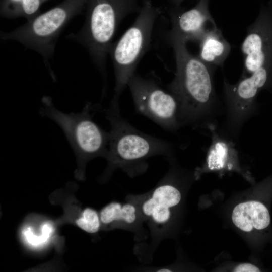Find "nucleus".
Segmentation results:
<instances>
[{
    "mask_svg": "<svg viewBox=\"0 0 272 272\" xmlns=\"http://www.w3.org/2000/svg\"><path fill=\"white\" fill-rule=\"evenodd\" d=\"M99 215L101 223L104 225L115 224L127 228L135 227L143 219L134 202H110L101 210Z\"/></svg>",
    "mask_w": 272,
    "mask_h": 272,
    "instance_id": "14",
    "label": "nucleus"
},
{
    "mask_svg": "<svg viewBox=\"0 0 272 272\" xmlns=\"http://www.w3.org/2000/svg\"><path fill=\"white\" fill-rule=\"evenodd\" d=\"M43 2L46 1H47V0H41Z\"/></svg>",
    "mask_w": 272,
    "mask_h": 272,
    "instance_id": "19",
    "label": "nucleus"
},
{
    "mask_svg": "<svg viewBox=\"0 0 272 272\" xmlns=\"http://www.w3.org/2000/svg\"><path fill=\"white\" fill-rule=\"evenodd\" d=\"M156 13L147 5L132 25L110 48L115 74L114 94L111 103L118 104L120 96L147 51L151 40Z\"/></svg>",
    "mask_w": 272,
    "mask_h": 272,
    "instance_id": "6",
    "label": "nucleus"
},
{
    "mask_svg": "<svg viewBox=\"0 0 272 272\" xmlns=\"http://www.w3.org/2000/svg\"><path fill=\"white\" fill-rule=\"evenodd\" d=\"M42 233L40 235L36 234L33 229L27 227L24 230L23 234L26 241L32 246L37 247L45 243L50 238L52 231V228L49 224L45 223L41 228Z\"/></svg>",
    "mask_w": 272,
    "mask_h": 272,
    "instance_id": "17",
    "label": "nucleus"
},
{
    "mask_svg": "<svg viewBox=\"0 0 272 272\" xmlns=\"http://www.w3.org/2000/svg\"><path fill=\"white\" fill-rule=\"evenodd\" d=\"M260 271L257 267L250 263L241 264L234 269V271L235 272H258Z\"/></svg>",
    "mask_w": 272,
    "mask_h": 272,
    "instance_id": "18",
    "label": "nucleus"
},
{
    "mask_svg": "<svg viewBox=\"0 0 272 272\" xmlns=\"http://www.w3.org/2000/svg\"><path fill=\"white\" fill-rule=\"evenodd\" d=\"M40 113L54 121L63 130L80 161L106 157L109 132L104 130L92 119V105L88 103L80 112L66 113L57 109L49 97L42 99Z\"/></svg>",
    "mask_w": 272,
    "mask_h": 272,
    "instance_id": "5",
    "label": "nucleus"
},
{
    "mask_svg": "<svg viewBox=\"0 0 272 272\" xmlns=\"http://www.w3.org/2000/svg\"><path fill=\"white\" fill-rule=\"evenodd\" d=\"M232 220L235 225L244 232L262 230L270 224V216L266 206L257 201L240 203L233 209Z\"/></svg>",
    "mask_w": 272,
    "mask_h": 272,
    "instance_id": "12",
    "label": "nucleus"
},
{
    "mask_svg": "<svg viewBox=\"0 0 272 272\" xmlns=\"http://www.w3.org/2000/svg\"><path fill=\"white\" fill-rule=\"evenodd\" d=\"M210 0H200L193 8L174 14L168 36L188 41L198 42L210 28L216 26L209 9Z\"/></svg>",
    "mask_w": 272,
    "mask_h": 272,
    "instance_id": "10",
    "label": "nucleus"
},
{
    "mask_svg": "<svg viewBox=\"0 0 272 272\" xmlns=\"http://www.w3.org/2000/svg\"><path fill=\"white\" fill-rule=\"evenodd\" d=\"M41 0H1L0 15L13 19L19 17L30 21L40 14Z\"/></svg>",
    "mask_w": 272,
    "mask_h": 272,
    "instance_id": "15",
    "label": "nucleus"
},
{
    "mask_svg": "<svg viewBox=\"0 0 272 272\" xmlns=\"http://www.w3.org/2000/svg\"><path fill=\"white\" fill-rule=\"evenodd\" d=\"M181 198L180 191L167 177L136 205L143 219L162 230L171 219L172 209L179 204Z\"/></svg>",
    "mask_w": 272,
    "mask_h": 272,
    "instance_id": "9",
    "label": "nucleus"
},
{
    "mask_svg": "<svg viewBox=\"0 0 272 272\" xmlns=\"http://www.w3.org/2000/svg\"><path fill=\"white\" fill-rule=\"evenodd\" d=\"M132 0H87L85 23L67 38L82 44L106 80V62L112 40L121 20L132 10Z\"/></svg>",
    "mask_w": 272,
    "mask_h": 272,
    "instance_id": "3",
    "label": "nucleus"
},
{
    "mask_svg": "<svg viewBox=\"0 0 272 272\" xmlns=\"http://www.w3.org/2000/svg\"><path fill=\"white\" fill-rule=\"evenodd\" d=\"M199 43L198 57L213 67L222 66L230 52L231 46L217 26L209 29Z\"/></svg>",
    "mask_w": 272,
    "mask_h": 272,
    "instance_id": "13",
    "label": "nucleus"
},
{
    "mask_svg": "<svg viewBox=\"0 0 272 272\" xmlns=\"http://www.w3.org/2000/svg\"><path fill=\"white\" fill-rule=\"evenodd\" d=\"M269 70L265 65L252 74L242 75L235 84L224 78V119L220 130L231 139L238 137L243 125L258 111L256 99L259 92L271 80Z\"/></svg>",
    "mask_w": 272,
    "mask_h": 272,
    "instance_id": "7",
    "label": "nucleus"
},
{
    "mask_svg": "<svg viewBox=\"0 0 272 272\" xmlns=\"http://www.w3.org/2000/svg\"><path fill=\"white\" fill-rule=\"evenodd\" d=\"M101 223L100 215L96 211L90 208L85 209L81 216L76 221V224L80 228L91 234L99 230Z\"/></svg>",
    "mask_w": 272,
    "mask_h": 272,
    "instance_id": "16",
    "label": "nucleus"
},
{
    "mask_svg": "<svg viewBox=\"0 0 272 272\" xmlns=\"http://www.w3.org/2000/svg\"><path fill=\"white\" fill-rule=\"evenodd\" d=\"M105 113L111 127L106 156L110 169L119 168L130 175H136L146 169L149 158L172 155L171 144L133 127L121 115L119 104L111 103Z\"/></svg>",
    "mask_w": 272,
    "mask_h": 272,
    "instance_id": "2",
    "label": "nucleus"
},
{
    "mask_svg": "<svg viewBox=\"0 0 272 272\" xmlns=\"http://www.w3.org/2000/svg\"><path fill=\"white\" fill-rule=\"evenodd\" d=\"M136 111L164 129L175 132L181 125L178 119V102L176 96L159 81L134 74L128 85Z\"/></svg>",
    "mask_w": 272,
    "mask_h": 272,
    "instance_id": "8",
    "label": "nucleus"
},
{
    "mask_svg": "<svg viewBox=\"0 0 272 272\" xmlns=\"http://www.w3.org/2000/svg\"><path fill=\"white\" fill-rule=\"evenodd\" d=\"M168 38L174 51L176 70L167 87L177 99L180 124L208 129L218 124L217 117L224 112L215 89L214 67L191 54L184 40L174 36Z\"/></svg>",
    "mask_w": 272,
    "mask_h": 272,
    "instance_id": "1",
    "label": "nucleus"
},
{
    "mask_svg": "<svg viewBox=\"0 0 272 272\" xmlns=\"http://www.w3.org/2000/svg\"><path fill=\"white\" fill-rule=\"evenodd\" d=\"M208 130L211 138L206 158L208 168L211 170L232 169L238 156L234 140L223 133L218 124L211 126Z\"/></svg>",
    "mask_w": 272,
    "mask_h": 272,
    "instance_id": "11",
    "label": "nucleus"
},
{
    "mask_svg": "<svg viewBox=\"0 0 272 272\" xmlns=\"http://www.w3.org/2000/svg\"><path fill=\"white\" fill-rule=\"evenodd\" d=\"M87 1L64 0L17 29L2 33L1 38L18 41L26 48L36 51L43 57L48 67L59 35L71 19L81 13Z\"/></svg>",
    "mask_w": 272,
    "mask_h": 272,
    "instance_id": "4",
    "label": "nucleus"
}]
</instances>
